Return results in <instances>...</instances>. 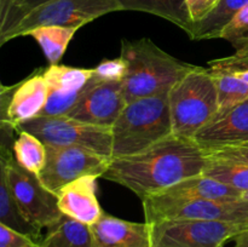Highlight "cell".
Here are the masks:
<instances>
[{"instance_id": "11", "label": "cell", "mask_w": 248, "mask_h": 247, "mask_svg": "<svg viewBox=\"0 0 248 247\" xmlns=\"http://www.w3.org/2000/svg\"><path fill=\"white\" fill-rule=\"evenodd\" d=\"M44 70L38 69L18 84L0 87V131H17L21 124L40 116L48 89Z\"/></svg>"}, {"instance_id": "17", "label": "cell", "mask_w": 248, "mask_h": 247, "mask_svg": "<svg viewBox=\"0 0 248 247\" xmlns=\"http://www.w3.org/2000/svg\"><path fill=\"white\" fill-rule=\"evenodd\" d=\"M121 11H140L155 15L183 29L190 38L194 23L189 16L186 0H120Z\"/></svg>"}, {"instance_id": "14", "label": "cell", "mask_w": 248, "mask_h": 247, "mask_svg": "<svg viewBox=\"0 0 248 247\" xmlns=\"http://www.w3.org/2000/svg\"><path fill=\"white\" fill-rule=\"evenodd\" d=\"M92 247H153L152 224L136 223L103 213L90 227Z\"/></svg>"}, {"instance_id": "20", "label": "cell", "mask_w": 248, "mask_h": 247, "mask_svg": "<svg viewBox=\"0 0 248 247\" xmlns=\"http://www.w3.org/2000/svg\"><path fill=\"white\" fill-rule=\"evenodd\" d=\"M0 224L6 225L21 234L41 242V229L29 222L22 213L18 203L7 184L6 178L0 172Z\"/></svg>"}, {"instance_id": "27", "label": "cell", "mask_w": 248, "mask_h": 247, "mask_svg": "<svg viewBox=\"0 0 248 247\" xmlns=\"http://www.w3.org/2000/svg\"><path fill=\"white\" fill-rule=\"evenodd\" d=\"M208 64L211 70H217V72L236 73L239 70L246 69L248 68V38L235 46L234 55L211 61Z\"/></svg>"}, {"instance_id": "1", "label": "cell", "mask_w": 248, "mask_h": 247, "mask_svg": "<svg viewBox=\"0 0 248 247\" xmlns=\"http://www.w3.org/2000/svg\"><path fill=\"white\" fill-rule=\"evenodd\" d=\"M206 164L207 156L194 139L171 135L144 152L111 159L102 178L125 186L143 201L202 174Z\"/></svg>"}, {"instance_id": "8", "label": "cell", "mask_w": 248, "mask_h": 247, "mask_svg": "<svg viewBox=\"0 0 248 247\" xmlns=\"http://www.w3.org/2000/svg\"><path fill=\"white\" fill-rule=\"evenodd\" d=\"M121 11L120 0H51L34 9L9 34L5 43L18 36H27L43 26L81 28L85 24L110 12Z\"/></svg>"}, {"instance_id": "22", "label": "cell", "mask_w": 248, "mask_h": 247, "mask_svg": "<svg viewBox=\"0 0 248 247\" xmlns=\"http://www.w3.org/2000/svg\"><path fill=\"white\" fill-rule=\"evenodd\" d=\"M246 5L248 0H222L207 18L194 26L190 39L195 41L218 39L230 19Z\"/></svg>"}, {"instance_id": "30", "label": "cell", "mask_w": 248, "mask_h": 247, "mask_svg": "<svg viewBox=\"0 0 248 247\" xmlns=\"http://www.w3.org/2000/svg\"><path fill=\"white\" fill-rule=\"evenodd\" d=\"M208 159L227 160V161L239 162V164L248 165V142L236 145L218 148V149L205 152Z\"/></svg>"}, {"instance_id": "29", "label": "cell", "mask_w": 248, "mask_h": 247, "mask_svg": "<svg viewBox=\"0 0 248 247\" xmlns=\"http://www.w3.org/2000/svg\"><path fill=\"white\" fill-rule=\"evenodd\" d=\"M93 77L102 81H123L127 73V63L123 57L104 60L92 69Z\"/></svg>"}, {"instance_id": "36", "label": "cell", "mask_w": 248, "mask_h": 247, "mask_svg": "<svg viewBox=\"0 0 248 247\" xmlns=\"http://www.w3.org/2000/svg\"><path fill=\"white\" fill-rule=\"evenodd\" d=\"M7 1H9V0H0V7H1V6H4V5L6 4Z\"/></svg>"}, {"instance_id": "33", "label": "cell", "mask_w": 248, "mask_h": 247, "mask_svg": "<svg viewBox=\"0 0 248 247\" xmlns=\"http://www.w3.org/2000/svg\"><path fill=\"white\" fill-rule=\"evenodd\" d=\"M234 247H248V229L234 239Z\"/></svg>"}, {"instance_id": "26", "label": "cell", "mask_w": 248, "mask_h": 247, "mask_svg": "<svg viewBox=\"0 0 248 247\" xmlns=\"http://www.w3.org/2000/svg\"><path fill=\"white\" fill-rule=\"evenodd\" d=\"M51 0H9L0 7V45H4L9 34L34 9Z\"/></svg>"}, {"instance_id": "13", "label": "cell", "mask_w": 248, "mask_h": 247, "mask_svg": "<svg viewBox=\"0 0 248 247\" xmlns=\"http://www.w3.org/2000/svg\"><path fill=\"white\" fill-rule=\"evenodd\" d=\"M193 139L203 152L248 142V99L216 116Z\"/></svg>"}, {"instance_id": "35", "label": "cell", "mask_w": 248, "mask_h": 247, "mask_svg": "<svg viewBox=\"0 0 248 247\" xmlns=\"http://www.w3.org/2000/svg\"><path fill=\"white\" fill-rule=\"evenodd\" d=\"M241 199H242V200L247 201V202H248V190H247V191H245V193H242V194H241Z\"/></svg>"}, {"instance_id": "9", "label": "cell", "mask_w": 248, "mask_h": 247, "mask_svg": "<svg viewBox=\"0 0 248 247\" xmlns=\"http://www.w3.org/2000/svg\"><path fill=\"white\" fill-rule=\"evenodd\" d=\"M248 224L220 220H162L152 223L153 247H224Z\"/></svg>"}, {"instance_id": "28", "label": "cell", "mask_w": 248, "mask_h": 247, "mask_svg": "<svg viewBox=\"0 0 248 247\" xmlns=\"http://www.w3.org/2000/svg\"><path fill=\"white\" fill-rule=\"evenodd\" d=\"M219 38L232 43L234 47L246 40L248 38V5L230 19L220 33Z\"/></svg>"}, {"instance_id": "15", "label": "cell", "mask_w": 248, "mask_h": 247, "mask_svg": "<svg viewBox=\"0 0 248 247\" xmlns=\"http://www.w3.org/2000/svg\"><path fill=\"white\" fill-rule=\"evenodd\" d=\"M96 176H85L63 186L57 194L58 207L63 215L91 227L103 216L97 199Z\"/></svg>"}, {"instance_id": "19", "label": "cell", "mask_w": 248, "mask_h": 247, "mask_svg": "<svg viewBox=\"0 0 248 247\" xmlns=\"http://www.w3.org/2000/svg\"><path fill=\"white\" fill-rule=\"evenodd\" d=\"M40 247H92L91 229L63 215L60 222L48 228Z\"/></svg>"}, {"instance_id": "6", "label": "cell", "mask_w": 248, "mask_h": 247, "mask_svg": "<svg viewBox=\"0 0 248 247\" xmlns=\"http://www.w3.org/2000/svg\"><path fill=\"white\" fill-rule=\"evenodd\" d=\"M18 131H27L36 136L45 144L82 148L111 159V127L93 126L67 115H60L34 118L21 124L17 127Z\"/></svg>"}, {"instance_id": "21", "label": "cell", "mask_w": 248, "mask_h": 247, "mask_svg": "<svg viewBox=\"0 0 248 247\" xmlns=\"http://www.w3.org/2000/svg\"><path fill=\"white\" fill-rule=\"evenodd\" d=\"M78 31L79 28L73 27L43 26L31 31L27 36H31L39 44L50 64H58Z\"/></svg>"}, {"instance_id": "12", "label": "cell", "mask_w": 248, "mask_h": 247, "mask_svg": "<svg viewBox=\"0 0 248 247\" xmlns=\"http://www.w3.org/2000/svg\"><path fill=\"white\" fill-rule=\"evenodd\" d=\"M126 104L123 81H102L92 75L67 116L90 125L111 127Z\"/></svg>"}, {"instance_id": "18", "label": "cell", "mask_w": 248, "mask_h": 247, "mask_svg": "<svg viewBox=\"0 0 248 247\" xmlns=\"http://www.w3.org/2000/svg\"><path fill=\"white\" fill-rule=\"evenodd\" d=\"M92 75V69L61 64H50L44 70L48 92L60 96H80Z\"/></svg>"}, {"instance_id": "3", "label": "cell", "mask_w": 248, "mask_h": 247, "mask_svg": "<svg viewBox=\"0 0 248 247\" xmlns=\"http://www.w3.org/2000/svg\"><path fill=\"white\" fill-rule=\"evenodd\" d=\"M172 133L169 92L126 104L111 126V159L144 152Z\"/></svg>"}, {"instance_id": "34", "label": "cell", "mask_w": 248, "mask_h": 247, "mask_svg": "<svg viewBox=\"0 0 248 247\" xmlns=\"http://www.w3.org/2000/svg\"><path fill=\"white\" fill-rule=\"evenodd\" d=\"M235 75H237V77H240L241 80H244L245 82L248 85V68H246V69H242V70H239V72L234 73Z\"/></svg>"}, {"instance_id": "4", "label": "cell", "mask_w": 248, "mask_h": 247, "mask_svg": "<svg viewBox=\"0 0 248 247\" xmlns=\"http://www.w3.org/2000/svg\"><path fill=\"white\" fill-rule=\"evenodd\" d=\"M172 133L193 139L218 114V96L208 68L194 65L169 92Z\"/></svg>"}, {"instance_id": "16", "label": "cell", "mask_w": 248, "mask_h": 247, "mask_svg": "<svg viewBox=\"0 0 248 247\" xmlns=\"http://www.w3.org/2000/svg\"><path fill=\"white\" fill-rule=\"evenodd\" d=\"M241 194L227 184L205 174H199L179 182L176 185L157 194V196L172 201H190L203 199H240Z\"/></svg>"}, {"instance_id": "10", "label": "cell", "mask_w": 248, "mask_h": 247, "mask_svg": "<svg viewBox=\"0 0 248 247\" xmlns=\"http://www.w3.org/2000/svg\"><path fill=\"white\" fill-rule=\"evenodd\" d=\"M110 160L82 148L46 144V164L38 177L48 190L57 195L63 186L81 177H102Z\"/></svg>"}, {"instance_id": "31", "label": "cell", "mask_w": 248, "mask_h": 247, "mask_svg": "<svg viewBox=\"0 0 248 247\" xmlns=\"http://www.w3.org/2000/svg\"><path fill=\"white\" fill-rule=\"evenodd\" d=\"M0 247H40V242L0 224Z\"/></svg>"}, {"instance_id": "32", "label": "cell", "mask_w": 248, "mask_h": 247, "mask_svg": "<svg viewBox=\"0 0 248 247\" xmlns=\"http://www.w3.org/2000/svg\"><path fill=\"white\" fill-rule=\"evenodd\" d=\"M220 1L222 0H186L189 16H190L194 26L207 18L217 9Z\"/></svg>"}, {"instance_id": "25", "label": "cell", "mask_w": 248, "mask_h": 247, "mask_svg": "<svg viewBox=\"0 0 248 247\" xmlns=\"http://www.w3.org/2000/svg\"><path fill=\"white\" fill-rule=\"evenodd\" d=\"M202 174L227 184L240 193L248 190V165L207 157Z\"/></svg>"}, {"instance_id": "24", "label": "cell", "mask_w": 248, "mask_h": 247, "mask_svg": "<svg viewBox=\"0 0 248 247\" xmlns=\"http://www.w3.org/2000/svg\"><path fill=\"white\" fill-rule=\"evenodd\" d=\"M14 156L23 169L38 176L46 164V144L27 131H18L14 143Z\"/></svg>"}, {"instance_id": "2", "label": "cell", "mask_w": 248, "mask_h": 247, "mask_svg": "<svg viewBox=\"0 0 248 247\" xmlns=\"http://www.w3.org/2000/svg\"><path fill=\"white\" fill-rule=\"evenodd\" d=\"M120 56L127 63L123 92L127 103L166 93L194 68L160 48L152 39L121 41Z\"/></svg>"}, {"instance_id": "5", "label": "cell", "mask_w": 248, "mask_h": 247, "mask_svg": "<svg viewBox=\"0 0 248 247\" xmlns=\"http://www.w3.org/2000/svg\"><path fill=\"white\" fill-rule=\"evenodd\" d=\"M0 172L18 203L24 217L39 229L51 228L63 217L56 194L48 190L39 177L16 161L14 153L0 154Z\"/></svg>"}, {"instance_id": "7", "label": "cell", "mask_w": 248, "mask_h": 247, "mask_svg": "<svg viewBox=\"0 0 248 247\" xmlns=\"http://www.w3.org/2000/svg\"><path fill=\"white\" fill-rule=\"evenodd\" d=\"M145 222L162 220H220L248 224V202L240 199H203L172 201L153 195L142 201Z\"/></svg>"}, {"instance_id": "23", "label": "cell", "mask_w": 248, "mask_h": 247, "mask_svg": "<svg viewBox=\"0 0 248 247\" xmlns=\"http://www.w3.org/2000/svg\"><path fill=\"white\" fill-rule=\"evenodd\" d=\"M210 69V68H208ZM218 96V114H224L248 99V85L234 73L211 70ZM216 115V116H217Z\"/></svg>"}]
</instances>
